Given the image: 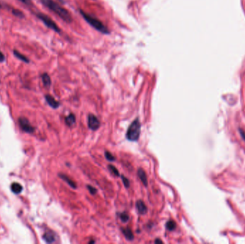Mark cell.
Listing matches in <instances>:
<instances>
[{
    "label": "cell",
    "mask_w": 245,
    "mask_h": 244,
    "mask_svg": "<svg viewBox=\"0 0 245 244\" xmlns=\"http://www.w3.org/2000/svg\"><path fill=\"white\" fill-rule=\"evenodd\" d=\"M59 177H60L62 180H64L72 188H76V184L72 181L70 178H69L67 175H63V174H59Z\"/></svg>",
    "instance_id": "obj_16"
},
{
    "label": "cell",
    "mask_w": 245,
    "mask_h": 244,
    "mask_svg": "<svg viewBox=\"0 0 245 244\" xmlns=\"http://www.w3.org/2000/svg\"><path fill=\"white\" fill-rule=\"evenodd\" d=\"M108 169L110 170V171L111 173H112L113 175H115V176H119L120 175V173H119L118 170L117 168L115 167V166L112 165H108Z\"/></svg>",
    "instance_id": "obj_19"
},
{
    "label": "cell",
    "mask_w": 245,
    "mask_h": 244,
    "mask_svg": "<svg viewBox=\"0 0 245 244\" xmlns=\"http://www.w3.org/2000/svg\"><path fill=\"white\" fill-rule=\"evenodd\" d=\"M12 13L13 15L18 17V18L19 19H23V18H25V14H24L23 12H22V11L19 10V9H12Z\"/></svg>",
    "instance_id": "obj_17"
},
{
    "label": "cell",
    "mask_w": 245,
    "mask_h": 244,
    "mask_svg": "<svg viewBox=\"0 0 245 244\" xmlns=\"http://www.w3.org/2000/svg\"><path fill=\"white\" fill-rule=\"evenodd\" d=\"M120 219L122 221V222H124V223L127 222V221H128L129 220L128 214L127 213H125V212L121 213L120 214Z\"/></svg>",
    "instance_id": "obj_20"
},
{
    "label": "cell",
    "mask_w": 245,
    "mask_h": 244,
    "mask_svg": "<svg viewBox=\"0 0 245 244\" xmlns=\"http://www.w3.org/2000/svg\"><path fill=\"white\" fill-rule=\"evenodd\" d=\"M155 243H162L163 241L160 239H156V240H155Z\"/></svg>",
    "instance_id": "obj_26"
},
{
    "label": "cell",
    "mask_w": 245,
    "mask_h": 244,
    "mask_svg": "<svg viewBox=\"0 0 245 244\" xmlns=\"http://www.w3.org/2000/svg\"><path fill=\"white\" fill-rule=\"evenodd\" d=\"M64 121H65V123L67 124V125L70 126V127L74 125H75V122H76V119H75V115L71 113V114H70L68 116H67V117H65Z\"/></svg>",
    "instance_id": "obj_12"
},
{
    "label": "cell",
    "mask_w": 245,
    "mask_h": 244,
    "mask_svg": "<svg viewBox=\"0 0 245 244\" xmlns=\"http://www.w3.org/2000/svg\"><path fill=\"white\" fill-rule=\"evenodd\" d=\"M42 80L43 85L46 88H49L51 85V79L47 73H43L41 76Z\"/></svg>",
    "instance_id": "obj_14"
},
{
    "label": "cell",
    "mask_w": 245,
    "mask_h": 244,
    "mask_svg": "<svg viewBox=\"0 0 245 244\" xmlns=\"http://www.w3.org/2000/svg\"><path fill=\"white\" fill-rule=\"evenodd\" d=\"M0 8H1V4H0Z\"/></svg>",
    "instance_id": "obj_28"
},
{
    "label": "cell",
    "mask_w": 245,
    "mask_h": 244,
    "mask_svg": "<svg viewBox=\"0 0 245 244\" xmlns=\"http://www.w3.org/2000/svg\"><path fill=\"white\" fill-rule=\"evenodd\" d=\"M88 127L92 130H96L99 128L100 127V121L97 118L96 115L93 114H90L88 115Z\"/></svg>",
    "instance_id": "obj_6"
},
{
    "label": "cell",
    "mask_w": 245,
    "mask_h": 244,
    "mask_svg": "<svg viewBox=\"0 0 245 244\" xmlns=\"http://www.w3.org/2000/svg\"><path fill=\"white\" fill-rule=\"evenodd\" d=\"M80 14L83 16V19H85L91 27H93V28L96 29L97 31L101 32V33L103 34H105V35H108V34H110V31L108 29V27H106V25H104V24L98 18L90 15L89 14L85 12L83 10H82V9H80Z\"/></svg>",
    "instance_id": "obj_2"
},
{
    "label": "cell",
    "mask_w": 245,
    "mask_h": 244,
    "mask_svg": "<svg viewBox=\"0 0 245 244\" xmlns=\"http://www.w3.org/2000/svg\"><path fill=\"white\" fill-rule=\"evenodd\" d=\"M166 227L169 231H173L176 228V223L173 221H168L166 224Z\"/></svg>",
    "instance_id": "obj_18"
},
{
    "label": "cell",
    "mask_w": 245,
    "mask_h": 244,
    "mask_svg": "<svg viewBox=\"0 0 245 244\" xmlns=\"http://www.w3.org/2000/svg\"><path fill=\"white\" fill-rule=\"evenodd\" d=\"M122 233L124 234V236H125L128 240H133V238H134V236H133V232L130 230L129 228H122Z\"/></svg>",
    "instance_id": "obj_15"
},
{
    "label": "cell",
    "mask_w": 245,
    "mask_h": 244,
    "mask_svg": "<svg viewBox=\"0 0 245 244\" xmlns=\"http://www.w3.org/2000/svg\"><path fill=\"white\" fill-rule=\"evenodd\" d=\"M121 178L122 180V182H123L124 185H125L126 188H129V186H130V182H129L128 179L126 178H125V176H123V175L121 176Z\"/></svg>",
    "instance_id": "obj_22"
},
{
    "label": "cell",
    "mask_w": 245,
    "mask_h": 244,
    "mask_svg": "<svg viewBox=\"0 0 245 244\" xmlns=\"http://www.w3.org/2000/svg\"><path fill=\"white\" fill-rule=\"evenodd\" d=\"M138 175L139 177L140 180H141V182H143V185L145 186H147L148 185V180H147V176H146V173L143 170L142 168H139L138 170Z\"/></svg>",
    "instance_id": "obj_9"
},
{
    "label": "cell",
    "mask_w": 245,
    "mask_h": 244,
    "mask_svg": "<svg viewBox=\"0 0 245 244\" xmlns=\"http://www.w3.org/2000/svg\"><path fill=\"white\" fill-rule=\"evenodd\" d=\"M43 238L45 240L46 243H51L55 240V234L52 232H47L43 235Z\"/></svg>",
    "instance_id": "obj_10"
},
{
    "label": "cell",
    "mask_w": 245,
    "mask_h": 244,
    "mask_svg": "<svg viewBox=\"0 0 245 244\" xmlns=\"http://www.w3.org/2000/svg\"><path fill=\"white\" fill-rule=\"evenodd\" d=\"M141 122L138 119L135 120L128 127L126 132V137L130 141H136L139 138L141 133Z\"/></svg>",
    "instance_id": "obj_3"
},
{
    "label": "cell",
    "mask_w": 245,
    "mask_h": 244,
    "mask_svg": "<svg viewBox=\"0 0 245 244\" xmlns=\"http://www.w3.org/2000/svg\"><path fill=\"white\" fill-rule=\"evenodd\" d=\"M20 2L23 3L24 4H25V5H27V6H32L33 5V4H32V1L31 0H19Z\"/></svg>",
    "instance_id": "obj_24"
},
{
    "label": "cell",
    "mask_w": 245,
    "mask_h": 244,
    "mask_svg": "<svg viewBox=\"0 0 245 244\" xmlns=\"http://www.w3.org/2000/svg\"><path fill=\"white\" fill-rule=\"evenodd\" d=\"M36 16L39 19H40V20L45 24V25L46 26V27H48V28H50V30H53V31H55V32H57V33L60 32V29H59V27L57 25V24H56L50 17H48L47 15L42 14V13L41 12H38V14H36Z\"/></svg>",
    "instance_id": "obj_4"
},
{
    "label": "cell",
    "mask_w": 245,
    "mask_h": 244,
    "mask_svg": "<svg viewBox=\"0 0 245 244\" xmlns=\"http://www.w3.org/2000/svg\"><path fill=\"white\" fill-rule=\"evenodd\" d=\"M45 100H46L47 103L49 105L51 108H54V109H57L58 107L59 106V102H57V100L55 99L52 96L50 95H45Z\"/></svg>",
    "instance_id": "obj_7"
},
{
    "label": "cell",
    "mask_w": 245,
    "mask_h": 244,
    "mask_svg": "<svg viewBox=\"0 0 245 244\" xmlns=\"http://www.w3.org/2000/svg\"><path fill=\"white\" fill-rule=\"evenodd\" d=\"M5 61V56L0 51V62H4Z\"/></svg>",
    "instance_id": "obj_25"
},
{
    "label": "cell",
    "mask_w": 245,
    "mask_h": 244,
    "mask_svg": "<svg viewBox=\"0 0 245 244\" xmlns=\"http://www.w3.org/2000/svg\"><path fill=\"white\" fill-rule=\"evenodd\" d=\"M13 54H14V55L15 56L17 59H19V60L22 61V62H24L25 63H27V64L30 63V59H29L27 57L24 55V54H21V53L19 52V51H17V50H13Z\"/></svg>",
    "instance_id": "obj_11"
},
{
    "label": "cell",
    "mask_w": 245,
    "mask_h": 244,
    "mask_svg": "<svg viewBox=\"0 0 245 244\" xmlns=\"http://www.w3.org/2000/svg\"><path fill=\"white\" fill-rule=\"evenodd\" d=\"M89 243H95V241H94V240H92V241H90Z\"/></svg>",
    "instance_id": "obj_27"
},
{
    "label": "cell",
    "mask_w": 245,
    "mask_h": 244,
    "mask_svg": "<svg viewBox=\"0 0 245 244\" xmlns=\"http://www.w3.org/2000/svg\"><path fill=\"white\" fill-rule=\"evenodd\" d=\"M87 188L89 190L90 193H91L92 195H95L97 193V189L95 188L94 187L91 186V185H87Z\"/></svg>",
    "instance_id": "obj_23"
},
{
    "label": "cell",
    "mask_w": 245,
    "mask_h": 244,
    "mask_svg": "<svg viewBox=\"0 0 245 244\" xmlns=\"http://www.w3.org/2000/svg\"><path fill=\"white\" fill-rule=\"evenodd\" d=\"M42 4L45 5L47 8L57 14L59 18L64 21L67 23H70L72 22V17L68 11L64 7L61 6L58 3L53 0H40Z\"/></svg>",
    "instance_id": "obj_1"
},
{
    "label": "cell",
    "mask_w": 245,
    "mask_h": 244,
    "mask_svg": "<svg viewBox=\"0 0 245 244\" xmlns=\"http://www.w3.org/2000/svg\"><path fill=\"white\" fill-rule=\"evenodd\" d=\"M22 189H23L22 186L20 184L18 183V182H13L12 185H11V190H12V191L14 193H15V194H19V193H20L21 192H22Z\"/></svg>",
    "instance_id": "obj_13"
},
{
    "label": "cell",
    "mask_w": 245,
    "mask_h": 244,
    "mask_svg": "<svg viewBox=\"0 0 245 244\" xmlns=\"http://www.w3.org/2000/svg\"><path fill=\"white\" fill-rule=\"evenodd\" d=\"M105 156H106V159L109 161H114L115 160V157L113 156V155L108 151L105 152Z\"/></svg>",
    "instance_id": "obj_21"
},
{
    "label": "cell",
    "mask_w": 245,
    "mask_h": 244,
    "mask_svg": "<svg viewBox=\"0 0 245 244\" xmlns=\"http://www.w3.org/2000/svg\"><path fill=\"white\" fill-rule=\"evenodd\" d=\"M19 126L24 132H27V133H32L35 130V129L30 123L28 120L25 118V117H20L19 119Z\"/></svg>",
    "instance_id": "obj_5"
},
{
    "label": "cell",
    "mask_w": 245,
    "mask_h": 244,
    "mask_svg": "<svg viewBox=\"0 0 245 244\" xmlns=\"http://www.w3.org/2000/svg\"><path fill=\"white\" fill-rule=\"evenodd\" d=\"M136 208L138 210V212L141 215H145L148 211L147 206L144 203L143 200H138L136 202Z\"/></svg>",
    "instance_id": "obj_8"
}]
</instances>
